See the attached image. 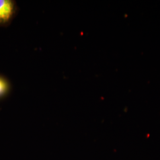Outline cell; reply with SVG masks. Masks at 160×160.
<instances>
[{
  "instance_id": "6da1fadb",
  "label": "cell",
  "mask_w": 160,
  "mask_h": 160,
  "mask_svg": "<svg viewBox=\"0 0 160 160\" xmlns=\"http://www.w3.org/2000/svg\"><path fill=\"white\" fill-rule=\"evenodd\" d=\"M16 2L13 0H0V26H8L17 12Z\"/></svg>"
},
{
  "instance_id": "7a4b0ae2",
  "label": "cell",
  "mask_w": 160,
  "mask_h": 160,
  "mask_svg": "<svg viewBox=\"0 0 160 160\" xmlns=\"http://www.w3.org/2000/svg\"><path fill=\"white\" fill-rule=\"evenodd\" d=\"M12 85L9 80L0 75V99L6 97L10 92Z\"/></svg>"
}]
</instances>
